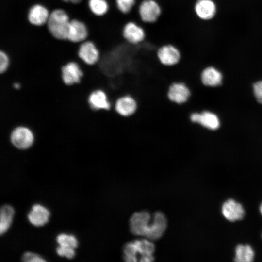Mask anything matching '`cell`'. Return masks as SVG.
Instances as JSON below:
<instances>
[{"label": "cell", "instance_id": "6da1fadb", "mask_svg": "<svg viewBox=\"0 0 262 262\" xmlns=\"http://www.w3.org/2000/svg\"><path fill=\"white\" fill-rule=\"evenodd\" d=\"M155 246L152 241L147 238L134 240L126 243L123 247V258L127 262L152 261Z\"/></svg>", "mask_w": 262, "mask_h": 262}, {"label": "cell", "instance_id": "7a4b0ae2", "mask_svg": "<svg viewBox=\"0 0 262 262\" xmlns=\"http://www.w3.org/2000/svg\"><path fill=\"white\" fill-rule=\"evenodd\" d=\"M70 19L66 11L62 9H54L47 22L48 30L51 35L57 40H67Z\"/></svg>", "mask_w": 262, "mask_h": 262}, {"label": "cell", "instance_id": "3957f363", "mask_svg": "<svg viewBox=\"0 0 262 262\" xmlns=\"http://www.w3.org/2000/svg\"><path fill=\"white\" fill-rule=\"evenodd\" d=\"M138 4L136 12L139 21L143 24H153L161 16L163 9L158 0H141Z\"/></svg>", "mask_w": 262, "mask_h": 262}, {"label": "cell", "instance_id": "277c9868", "mask_svg": "<svg viewBox=\"0 0 262 262\" xmlns=\"http://www.w3.org/2000/svg\"><path fill=\"white\" fill-rule=\"evenodd\" d=\"M121 35L123 40L133 46L143 43L147 37V32L144 25L133 19L127 20L123 25Z\"/></svg>", "mask_w": 262, "mask_h": 262}, {"label": "cell", "instance_id": "5b68a950", "mask_svg": "<svg viewBox=\"0 0 262 262\" xmlns=\"http://www.w3.org/2000/svg\"><path fill=\"white\" fill-rule=\"evenodd\" d=\"M156 56L160 63L166 66L177 65L182 57L180 49L172 43H165L160 46L156 51Z\"/></svg>", "mask_w": 262, "mask_h": 262}, {"label": "cell", "instance_id": "8992f818", "mask_svg": "<svg viewBox=\"0 0 262 262\" xmlns=\"http://www.w3.org/2000/svg\"><path fill=\"white\" fill-rule=\"evenodd\" d=\"M167 225L165 214L160 211L155 212L152 214L150 225L144 237L151 241L159 239L165 231Z\"/></svg>", "mask_w": 262, "mask_h": 262}, {"label": "cell", "instance_id": "52a82bcc", "mask_svg": "<svg viewBox=\"0 0 262 262\" xmlns=\"http://www.w3.org/2000/svg\"><path fill=\"white\" fill-rule=\"evenodd\" d=\"M152 215L142 211L134 213L129 220V228L133 235L145 236L150 225Z\"/></svg>", "mask_w": 262, "mask_h": 262}, {"label": "cell", "instance_id": "ba28073f", "mask_svg": "<svg viewBox=\"0 0 262 262\" xmlns=\"http://www.w3.org/2000/svg\"><path fill=\"white\" fill-rule=\"evenodd\" d=\"M191 91L184 82H176L172 83L168 89L167 96L168 99L176 104L186 103L190 98Z\"/></svg>", "mask_w": 262, "mask_h": 262}, {"label": "cell", "instance_id": "9c48e42d", "mask_svg": "<svg viewBox=\"0 0 262 262\" xmlns=\"http://www.w3.org/2000/svg\"><path fill=\"white\" fill-rule=\"evenodd\" d=\"M189 118L193 123L199 124L210 130H215L220 126V121L218 116L210 111L192 112L189 115Z\"/></svg>", "mask_w": 262, "mask_h": 262}, {"label": "cell", "instance_id": "30bf717a", "mask_svg": "<svg viewBox=\"0 0 262 262\" xmlns=\"http://www.w3.org/2000/svg\"><path fill=\"white\" fill-rule=\"evenodd\" d=\"M221 213L227 220L235 222L242 220L245 214L243 205L233 199H228L221 206Z\"/></svg>", "mask_w": 262, "mask_h": 262}, {"label": "cell", "instance_id": "8fae6325", "mask_svg": "<svg viewBox=\"0 0 262 262\" xmlns=\"http://www.w3.org/2000/svg\"><path fill=\"white\" fill-rule=\"evenodd\" d=\"M11 141L17 148L25 149L30 147L33 141V135L27 128L18 127L15 129L11 134Z\"/></svg>", "mask_w": 262, "mask_h": 262}, {"label": "cell", "instance_id": "7c38bea8", "mask_svg": "<svg viewBox=\"0 0 262 262\" xmlns=\"http://www.w3.org/2000/svg\"><path fill=\"white\" fill-rule=\"evenodd\" d=\"M56 240L59 246L56 248V252L58 255L72 259L75 255L74 249L78 246L76 238L72 235L64 233L59 234Z\"/></svg>", "mask_w": 262, "mask_h": 262}, {"label": "cell", "instance_id": "4fadbf2b", "mask_svg": "<svg viewBox=\"0 0 262 262\" xmlns=\"http://www.w3.org/2000/svg\"><path fill=\"white\" fill-rule=\"evenodd\" d=\"M80 59L89 65L97 63L100 59V53L95 44L91 41H84L80 44L78 50Z\"/></svg>", "mask_w": 262, "mask_h": 262}, {"label": "cell", "instance_id": "5bb4252c", "mask_svg": "<svg viewBox=\"0 0 262 262\" xmlns=\"http://www.w3.org/2000/svg\"><path fill=\"white\" fill-rule=\"evenodd\" d=\"M137 107V101L130 95L119 97L114 105L116 112L123 117H129L133 115L136 112Z\"/></svg>", "mask_w": 262, "mask_h": 262}, {"label": "cell", "instance_id": "9a60e30c", "mask_svg": "<svg viewBox=\"0 0 262 262\" xmlns=\"http://www.w3.org/2000/svg\"><path fill=\"white\" fill-rule=\"evenodd\" d=\"M88 34V29L84 22L77 19L70 20L67 40L72 43H82L86 40Z\"/></svg>", "mask_w": 262, "mask_h": 262}, {"label": "cell", "instance_id": "2e32d148", "mask_svg": "<svg viewBox=\"0 0 262 262\" xmlns=\"http://www.w3.org/2000/svg\"><path fill=\"white\" fill-rule=\"evenodd\" d=\"M49 14L48 9L44 5L35 4L29 8L27 19L31 24L41 26L47 23Z\"/></svg>", "mask_w": 262, "mask_h": 262}, {"label": "cell", "instance_id": "e0dca14e", "mask_svg": "<svg viewBox=\"0 0 262 262\" xmlns=\"http://www.w3.org/2000/svg\"><path fill=\"white\" fill-rule=\"evenodd\" d=\"M195 13L203 20L213 18L216 12V6L212 0H197L194 6Z\"/></svg>", "mask_w": 262, "mask_h": 262}, {"label": "cell", "instance_id": "ac0fdd59", "mask_svg": "<svg viewBox=\"0 0 262 262\" xmlns=\"http://www.w3.org/2000/svg\"><path fill=\"white\" fill-rule=\"evenodd\" d=\"M88 100L91 108L94 110L109 111L114 107L105 92L102 90L92 92Z\"/></svg>", "mask_w": 262, "mask_h": 262}, {"label": "cell", "instance_id": "d6986e66", "mask_svg": "<svg viewBox=\"0 0 262 262\" xmlns=\"http://www.w3.org/2000/svg\"><path fill=\"white\" fill-rule=\"evenodd\" d=\"M62 76L65 83L71 85L80 82L82 72L77 63L70 62L62 66Z\"/></svg>", "mask_w": 262, "mask_h": 262}, {"label": "cell", "instance_id": "ffe728a7", "mask_svg": "<svg viewBox=\"0 0 262 262\" xmlns=\"http://www.w3.org/2000/svg\"><path fill=\"white\" fill-rule=\"evenodd\" d=\"M49 210L40 204H34L28 215L30 222L35 226H41L49 220Z\"/></svg>", "mask_w": 262, "mask_h": 262}, {"label": "cell", "instance_id": "44dd1931", "mask_svg": "<svg viewBox=\"0 0 262 262\" xmlns=\"http://www.w3.org/2000/svg\"><path fill=\"white\" fill-rule=\"evenodd\" d=\"M200 79L202 83L205 86H216L221 84L222 75L215 68L209 66L203 70Z\"/></svg>", "mask_w": 262, "mask_h": 262}, {"label": "cell", "instance_id": "7402d4cb", "mask_svg": "<svg viewBox=\"0 0 262 262\" xmlns=\"http://www.w3.org/2000/svg\"><path fill=\"white\" fill-rule=\"evenodd\" d=\"M255 252L248 244H238L235 248L234 260L239 262H251L253 261Z\"/></svg>", "mask_w": 262, "mask_h": 262}, {"label": "cell", "instance_id": "603a6c76", "mask_svg": "<svg viewBox=\"0 0 262 262\" xmlns=\"http://www.w3.org/2000/svg\"><path fill=\"white\" fill-rule=\"evenodd\" d=\"M14 210L12 206L4 205L0 211V234L5 233L9 228L12 222Z\"/></svg>", "mask_w": 262, "mask_h": 262}, {"label": "cell", "instance_id": "cb8c5ba5", "mask_svg": "<svg viewBox=\"0 0 262 262\" xmlns=\"http://www.w3.org/2000/svg\"><path fill=\"white\" fill-rule=\"evenodd\" d=\"M88 5L90 11L97 16H105L110 8L107 0H89Z\"/></svg>", "mask_w": 262, "mask_h": 262}, {"label": "cell", "instance_id": "d4e9b609", "mask_svg": "<svg viewBox=\"0 0 262 262\" xmlns=\"http://www.w3.org/2000/svg\"><path fill=\"white\" fill-rule=\"evenodd\" d=\"M117 11L124 15H129L136 8L137 0H114Z\"/></svg>", "mask_w": 262, "mask_h": 262}, {"label": "cell", "instance_id": "484cf974", "mask_svg": "<svg viewBox=\"0 0 262 262\" xmlns=\"http://www.w3.org/2000/svg\"><path fill=\"white\" fill-rule=\"evenodd\" d=\"M22 261L26 262H45L39 255L31 252H26L22 256Z\"/></svg>", "mask_w": 262, "mask_h": 262}, {"label": "cell", "instance_id": "4316f807", "mask_svg": "<svg viewBox=\"0 0 262 262\" xmlns=\"http://www.w3.org/2000/svg\"><path fill=\"white\" fill-rule=\"evenodd\" d=\"M9 64V57L3 50L0 51V72L2 73L7 69Z\"/></svg>", "mask_w": 262, "mask_h": 262}, {"label": "cell", "instance_id": "83f0119b", "mask_svg": "<svg viewBox=\"0 0 262 262\" xmlns=\"http://www.w3.org/2000/svg\"><path fill=\"white\" fill-rule=\"evenodd\" d=\"M253 91L257 101L262 104V81L257 82L254 84Z\"/></svg>", "mask_w": 262, "mask_h": 262}, {"label": "cell", "instance_id": "f1b7e54d", "mask_svg": "<svg viewBox=\"0 0 262 262\" xmlns=\"http://www.w3.org/2000/svg\"><path fill=\"white\" fill-rule=\"evenodd\" d=\"M64 2L71 3L72 4H78L80 3L82 0H62Z\"/></svg>", "mask_w": 262, "mask_h": 262}, {"label": "cell", "instance_id": "f546056e", "mask_svg": "<svg viewBox=\"0 0 262 262\" xmlns=\"http://www.w3.org/2000/svg\"><path fill=\"white\" fill-rule=\"evenodd\" d=\"M259 210H260V212L261 215H262V202L261 203V204L260 205Z\"/></svg>", "mask_w": 262, "mask_h": 262}, {"label": "cell", "instance_id": "4dcf8cb0", "mask_svg": "<svg viewBox=\"0 0 262 262\" xmlns=\"http://www.w3.org/2000/svg\"><path fill=\"white\" fill-rule=\"evenodd\" d=\"M14 87L17 89V88H19V87H20V85L19 84H18L17 83H15V84L14 85Z\"/></svg>", "mask_w": 262, "mask_h": 262}, {"label": "cell", "instance_id": "1f68e13d", "mask_svg": "<svg viewBox=\"0 0 262 262\" xmlns=\"http://www.w3.org/2000/svg\"></svg>", "mask_w": 262, "mask_h": 262}]
</instances>
